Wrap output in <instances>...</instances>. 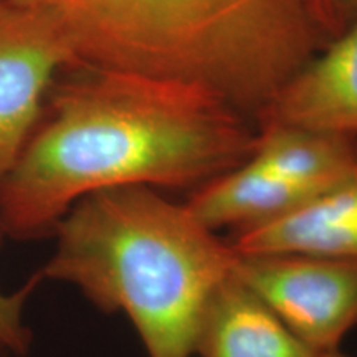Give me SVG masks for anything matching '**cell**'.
Segmentation results:
<instances>
[{"label":"cell","mask_w":357,"mask_h":357,"mask_svg":"<svg viewBox=\"0 0 357 357\" xmlns=\"http://www.w3.org/2000/svg\"><path fill=\"white\" fill-rule=\"evenodd\" d=\"M257 139L243 111L200 84L66 68L0 178V231L17 242L52 238L79 199L114 187L195 190L242 166Z\"/></svg>","instance_id":"1"},{"label":"cell","mask_w":357,"mask_h":357,"mask_svg":"<svg viewBox=\"0 0 357 357\" xmlns=\"http://www.w3.org/2000/svg\"><path fill=\"white\" fill-rule=\"evenodd\" d=\"M84 68L208 88L253 118L342 33L331 0H15Z\"/></svg>","instance_id":"2"},{"label":"cell","mask_w":357,"mask_h":357,"mask_svg":"<svg viewBox=\"0 0 357 357\" xmlns=\"http://www.w3.org/2000/svg\"><path fill=\"white\" fill-rule=\"evenodd\" d=\"M52 238L40 280L71 284L106 314L123 312L147 357H194L200 319L235 253L185 204L147 185L93 192Z\"/></svg>","instance_id":"3"},{"label":"cell","mask_w":357,"mask_h":357,"mask_svg":"<svg viewBox=\"0 0 357 357\" xmlns=\"http://www.w3.org/2000/svg\"><path fill=\"white\" fill-rule=\"evenodd\" d=\"M231 271L318 354L339 351L357 324L354 263L301 253H235Z\"/></svg>","instance_id":"4"},{"label":"cell","mask_w":357,"mask_h":357,"mask_svg":"<svg viewBox=\"0 0 357 357\" xmlns=\"http://www.w3.org/2000/svg\"><path fill=\"white\" fill-rule=\"evenodd\" d=\"M73 58L42 17L0 0V178L38 126L53 82Z\"/></svg>","instance_id":"5"},{"label":"cell","mask_w":357,"mask_h":357,"mask_svg":"<svg viewBox=\"0 0 357 357\" xmlns=\"http://www.w3.org/2000/svg\"><path fill=\"white\" fill-rule=\"evenodd\" d=\"M253 121L357 136V20L294 73Z\"/></svg>","instance_id":"6"},{"label":"cell","mask_w":357,"mask_h":357,"mask_svg":"<svg viewBox=\"0 0 357 357\" xmlns=\"http://www.w3.org/2000/svg\"><path fill=\"white\" fill-rule=\"evenodd\" d=\"M225 240L236 255L301 253L357 265V167L300 207Z\"/></svg>","instance_id":"7"},{"label":"cell","mask_w":357,"mask_h":357,"mask_svg":"<svg viewBox=\"0 0 357 357\" xmlns=\"http://www.w3.org/2000/svg\"><path fill=\"white\" fill-rule=\"evenodd\" d=\"M194 356L319 357L234 271L213 291L200 319Z\"/></svg>","instance_id":"8"},{"label":"cell","mask_w":357,"mask_h":357,"mask_svg":"<svg viewBox=\"0 0 357 357\" xmlns=\"http://www.w3.org/2000/svg\"><path fill=\"white\" fill-rule=\"evenodd\" d=\"M0 231V245L3 242ZM40 276H32L25 287L13 293L0 291V349L24 356L32 346V329L25 321V306L30 294L40 283Z\"/></svg>","instance_id":"9"},{"label":"cell","mask_w":357,"mask_h":357,"mask_svg":"<svg viewBox=\"0 0 357 357\" xmlns=\"http://www.w3.org/2000/svg\"><path fill=\"white\" fill-rule=\"evenodd\" d=\"M331 6L342 32L357 20V0H331Z\"/></svg>","instance_id":"10"},{"label":"cell","mask_w":357,"mask_h":357,"mask_svg":"<svg viewBox=\"0 0 357 357\" xmlns=\"http://www.w3.org/2000/svg\"><path fill=\"white\" fill-rule=\"evenodd\" d=\"M319 357H349V356H344L339 351H334V352H328V354H321Z\"/></svg>","instance_id":"11"}]
</instances>
